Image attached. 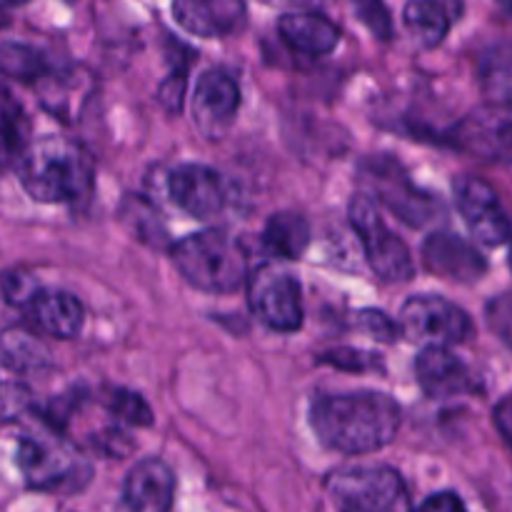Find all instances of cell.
Listing matches in <instances>:
<instances>
[{
    "instance_id": "16",
    "label": "cell",
    "mask_w": 512,
    "mask_h": 512,
    "mask_svg": "<svg viewBox=\"0 0 512 512\" xmlns=\"http://www.w3.org/2000/svg\"><path fill=\"white\" fill-rule=\"evenodd\" d=\"M418 383L430 398H453L473 390V375L468 365L448 348H425L415 360Z\"/></svg>"
},
{
    "instance_id": "3",
    "label": "cell",
    "mask_w": 512,
    "mask_h": 512,
    "mask_svg": "<svg viewBox=\"0 0 512 512\" xmlns=\"http://www.w3.org/2000/svg\"><path fill=\"white\" fill-rule=\"evenodd\" d=\"M173 263L193 288L233 293L248 278V253L225 230H203L175 243Z\"/></svg>"
},
{
    "instance_id": "14",
    "label": "cell",
    "mask_w": 512,
    "mask_h": 512,
    "mask_svg": "<svg viewBox=\"0 0 512 512\" xmlns=\"http://www.w3.org/2000/svg\"><path fill=\"white\" fill-rule=\"evenodd\" d=\"M173 18L198 38H220L243 25L245 0H173Z\"/></svg>"
},
{
    "instance_id": "37",
    "label": "cell",
    "mask_w": 512,
    "mask_h": 512,
    "mask_svg": "<svg viewBox=\"0 0 512 512\" xmlns=\"http://www.w3.org/2000/svg\"><path fill=\"white\" fill-rule=\"evenodd\" d=\"M8 25V15L3 13V8H0V28H5Z\"/></svg>"
},
{
    "instance_id": "33",
    "label": "cell",
    "mask_w": 512,
    "mask_h": 512,
    "mask_svg": "<svg viewBox=\"0 0 512 512\" xmlns=\"http://www.w3.org/2000/svg\"><path fill=\"white\" fill-rule=\"evenodd\" d=\"M418 512H468V508H465L463 500L455 493H438L425 500Z\"/></svg>"
},
{
    "instance_id": "19",
    "label": "cell",
    "mask_w": 512,
    "mask_h": 512,
    "mask_svg": "<svg viewBox=\"0 0 512 512\" xmlns=\"http://www.w3.org/2000/svg\"><path fill=\"white\" fill-rule=\"evenodd\" d=\"M280 38L305 55L333 53L340 43V28L318 13H288L280 18Z\"/></svg>"
},
{
    "instance_id": "24",
    "label": "cell",
    "mask_w": 512,
    "mask_h": 512,
    "mask_svg": "<svg viewBox=\"0 0 512 512\" xmlns=\"http://www.w3.org/2000/svg\"><path fill=\"white\" fill-rule=\"evenodd\" d=\"M0 73L8 78L33 83L48 73L43 53L23 43H3L0 45Z\"/></svg>"
},
{
    "instance_id": "6",
    "label": "cell",
    "mask_w": 512,
    "mask_h": 512,
    "mask_svg": "<svg viewBox=\"0 0 512 512\" xmlns=\"http://www.w3.org/2000/svg\"><path fill=\"white\" fill-rule=\"evenodd\" d=\"M350 223L360 235L370 268L388 283H405L413 278L415 265L408 245L398 233L385 225L378 208L365 195H355L350 203Z\"/></svg>"
},
{
    "instance_id": "10",
    "label": "cell",
    "mask_w": 512,
    "mask_h": 512,
    "mask_svg": "<svg viewBox=\"0 0 512 512\" xmlns=\"http://www.w3.org/2000/svg\"><path fill=\"white\" fill-rule=\"evenodd\" d=\"M255 313L278 333H295L303 325V295L300 283L283 270H260L253 280Z\"/></svg>"
},
{
    "instance_id": "8",
    "label": "cell",
    "mask_w": 512,
    "mask_h": 512,
    "mask_svg": "<svg viewBox=\"0 0 512 512\" xmlns=\"http://www.w3.org/2000/svg\"><path fill=\"white\" fill-rule=\"evenodd\" d=\"M463 153L490 163H512V108L483 105L465 115L450 133Z\"/></svg>"
},
{
    "instance_id": "20",
    "label": "cell",
    "mask_w": 512,
    "mask_h": 512,
    "mask_svg": "<svg viewBox=\"0 0 512 512\" xmlns=\"http://www.w3.org/2000/svg\"><path fill=\"white\" fill-rule=\"evenodd\" d=\"M30 120L15 95L0 83V168H13L28 150Z\"/></svg>"
},
{
    "instance_id": "36",
    "label": "cell",
    "mask_w": 512,
    "mask_h": 512,
    "mask_svg": "<svg viewBox=\"0 0 512 512\" xmlns=\"http://www.w3.org/2000/svg\"><path fill=\"white\" fill-rule=\"evenodd\" d=\"M0 3H3V5H23V3H28V0H0Z\"/></svg>"
},
{
    "instance_id": "31",
    "label": "cell",
    "mask_w": 512,
    "mask_h": 512,
    "mask_svg": "<svg viewBox=\"0 0 512 512\" xmlns=\"http://www.w3.org/2000/svg\"><path fill=\"white\" fill-rule=\"evenodd\" d=\"M360 328H365L380 340H393L398 335V325L385 318L383 313H363L360 315Z\"/></svg>"
},
{
    "instance_id": "2",
    "label": "cell",
    "mask_w": 512,
    "mask_h": 512,
    "mask_svg": "<svg viewBox=\"0 0 512 512\" xmlns=\"http://www.w3.org/2000/svg\"><path fill=\"white\" fill-rule=\"evenodd\" d=\"M20 183L38 203H78L93 185V163L78 143L43 138L18 163Z\"/></svg>"
},
{
    "instance_id": "34",
    "label": "cell",
    "mask_w": 512,
    "mask_h": 512,
    "mask_svg": "<svg viewBox=\"0 0 512 512\" xmlns=\"http://www.w3.org/2000/svg\"><path fill=\"white\" fill-rule=\"evenodd\" d=\"M495 425L503 433V438L512 445V398L503 400V403L495 408Z\"/></svg>"
},
{
    "instance_id": "25",
    "label": "cell",
    "mask_w": 512,
    "mask_h": 512,
    "mask_svg": "<svg viewBox=\"0 0 512 512\" xmlns=\"http://www.w3.org/2000/svg\"><path fill=\"white\" fill-rule=\"evenodd\" d=\"M105 405H108V410L120 420V423L133 425V428H148V425H153V410H150V405L145 403L138 393H133V390H110Z\"/></svg>"
},
{
    "instance_id": "9",
    "label": "cell",
    "mask_w": 512,
    "mask_h": 512,
    "mask_svg": "<svg viewBox=\"0 0 512 512\" xmlns=\"http://www.w3.org/2000/svg\"><path fill=\"white\" fill-rule=\"evenodd\" d=\"M455 203L468 223L470 233L485 245H505L512 240V220L500 205L498 193L485 180L463 175L455 180Z\"/></svg>"
},
{
    "instance_id": "28",
    "label": "cell",
    "mask_w": 512,
    "mask_h": 512,
    "mask_svg": "<svg viewBox=\"0 0 512 512\" xmlns=\"http://www.w3.org/2000/svg\"><path fill=\"white\" fill-rule=\"evenodd\" d=\"M0 288H3L5 300H8L10 305H20V308H25V305H28L30 300L40 293V288H38V283H35L33 275L23 273V270L5 273L3 280H0Z\"/></svg>"
},
{
    "instance_id": "29",
    "label": "cell",
    "mask_w": 512,
    "mask_h": 512,
    "mask_svg": "<svg viewBox=\"0 0 512 512\" xmlns=\"http://www.w3.org/2000/svg\"><path fill=\"white\" fill-rule=\"evenodd\" d=\"M38 345L23 333H8L3 335V355L13 368H25L38 360Z\"/></svg>"
},
{
    "instance_id": "23",
    "label": "cell",
    "mask_w": 512,
    "mask_h": 512,
    "mask_svg": "<svg viewBox=\"0 0 512 512\" xmlns=\"http://www.w3.org/2000/svg\"><path fill=\"white\" fill-rule=\"evenodd\" d=\"M403 23L423 48H435L450 30V10L443 0H410Z\"/></svg>"
},
{
    "instance_id": "5",
    "label": "cell",
    "mask_w": 512,
    "mask_h": 512,
    "mask_svg": "<svg viewBox=\"0 0 512 512\" xmlns=\"http://www.w3.org/2000/svg\"><path fill=\"white\" fill-rule=\"evenodd\" d=\"M398 330L410 343L425 348H450L473 335V320L450 300L440 295L410 298L400 310Z\"/></svg>"
},
{
    "instance_id": "21",
    "label": "cell",
    "mask_w": 512,
    "mask_h": 512,
    "mask_svg": "<svg viewBox=\"0 0 512 512\" xmlns=\"http://www.w3.org/2000/svg\"><path fill=\"white\" fill-rule=\"evenodd\" d=\"M478 78L490 105L512 108V43H495L483 50Z\"/></svg>"
},
{
    "instance_id": "26",
    "label": "cell",
    "mask_w": 512,
    "mask_h": 512,
    "mask_svg": "<svg viewBox=\"0 0 512 512\" xmlns=\"http://www.w3.org/2000/svg\"><path fill=\"white\" fill-rule=\"evenodd\" d=\"M355 15L360 18V23L380 40H388L393 35V20H390L388 8H385L383 0H350Z\"/></svg>"
},
{
    "instance_id": "13",
    "label": "cell",
    "mask_w": 512,
    "mask_h": 512,
    "mask_svg": "<svg viewBox=\"0 0 512 512\" xmlns=\"http://www.w3.org/2000/svg\"><path fill=\"white\" fill-rule=\"evenodd\" d=\"M175 495V475L163 460L145 458L123 485V512H168Z\"/></svg>"
},
{
    "instance_id": "4",
    "label": "cell",
    "mask_w": 512,
    "mask_h": 512,
    "mask_svg": "<svg viewBox=\"0 0 512 512\" xmlns=\"http://www.w3.org/2000/svg\"><path fill=\"white\" fill-rule=\"evenodd\" d=\"M328 495L338 512H413L403 478L385 465L338 470L328 478Z\"/></svg>"
},
{
    "instance_id": "32",
    "label": "cell",
    "mask_w": 512,
    "mask_h": 512,
    "mask_svg": "<svg viewBox=\"0 0 512 512\" xmlns=\"http://www.w3.org/2000/svg\"><path fill=\"white\" fill-rule=\"evenodd\" d=\"M183 93H185V73L170 75L168 80L160 88V103L168 110H175L178 113L180 105H183Z\"/></svg>"
},
{
    "instance_id": "22",
    "label": "cell",
    "mask_w": 512,
    "mask_h": 512,
    "mask_svg": "<svg viewBox=\"0 0 512 512\" xmlns=\"http://www.w3.org/2000/svg\"><path fill=\"white\" fill-rule=\"evenodd\" d=\"M310 243V225L298 213H275L265 223L263 248L273 258L295 260L305 253Z\"/></svg>"
},
{
    "instance_id": "17",
    "label": "cell",
    "mask_w": 512,
    "mask_h": 512,
    "mask_svg": "<svg viewBox=\"0 0 512 512\" xmlns=\"http://www.w3.org/2000/svg\"><path fill=\"white\" fill-rule=\"evenodd\" d=\"M28 318L40 333L50 335V338L68 340L83 330V305L75 295L65 293V290H43L25 305Z\"/></svg>"
},
{
    "instance_id": "11",
    "label": "cell",
    "mask_w": 512,
    "mask_h": 512,
    "mask_svg": "<svg viewBox=\"0 0 512 512\" xmlns=\"http://www.w3.org/2000/svg\"><path fill=\"white\" fill-rule=\"evenodd\" d=\"M240 108L238 80L228 70H208L200 75L193 95L195 128L210 140L223 138Z\"/></svg>"
},
{
    "instance_id": "12",
    "label": "cell",
    "mask_w": 512,
    "mask_h": 512,
    "mask_svg": "<svg viewBox=\"0 0 512 512\" xmlns=\"http://www.w3.org/2000/svg\"><path fill=\"white\" fill-rule=\"evenodd\" d=\"M168 193L180 210L200 220L218 215L228 203V188L223 175L205 165H180L170 173Z\"/></svg>"
},
{
    "instance_id": "15",
    "label": "cell",
    "mask_w": 512,
    "mask_h": 512,
    "mask_svg": "<svg viewBox=\"0 0 512 512\" xmlns=\"http://www.w3.org/2000/svg\"><path fill=\"white\" fill-rule=\"evenodd\" d=\"M425 265L440 278L455 283H475L488 270L483 255L453 233H435L423 245Z\"/></svg>"
},
{
    "instance_id": "18",
    "label": "cell",
    "mask_w": 512,
    "mask_h": 512,
    "mask_svg": "<svg viewBox=\"0 0 512 512\" xmlns=\"http://www.w3.org/2000/svg\"><path fill=\"white\" fill-rule=\"evenodd\" d=\"M370 180H373V188L378 190L380 200L405 223L425 225L428 220H433L435 213H440V205L433 195L415 188L405 175H398L393 168H375Z\"/></svg>"
},
{
    "instance_id": "1",
    "label": "cell",
    "mask_w": 512,
    "mask_h": 512,
    "mask_svg": "<svg viewBox=\"0 0 512 512\" xmlns=\"http://www.w3.org/2000/svg\"><path fill=\"white\" fill-rule=\"evenodd\" d=\"M310 423L320 443L345 455H365L393 443L400 428V408L390 395H325L310 408Z\"/></svg>"
},
{
    "instance_id": "7",
    "label": "cell",
    "mask_w": 512,
    "mask_h": 512,
    "mask_svg": "<svg viewBox=\"0 0 512 512\" xmlns=\"http://www.w3.org/2000/svg\"><path fill=\"white\" fill-rule=\"evenodd\" d=\"M18 465L30 488L73 493L88 483V465L73 448L58 438H25L18 450Z\"/></svg>"
},
{
    "instance_id": "30",
    "label": "cell",
    "mask_w": 512,
    "mask_h": 512,
    "mask_svg": "<svg viewBox=\"0 0 512 512\" xmlns=\"http://www.w3.org/2000/svg\"><path fill=\"white\" fill-rule=\"evenodd\" d=\"M320 360H323V363L335 365V368H345V370H365L373 365L370 355L358 353V350H335V353L325 355V358H320Z\"/></svg>"
},
{
    "instance_id": "27",
    "label": "cell",
    "mask_w": 512,
    "mask_h": 512,
    "mask_svg": "<svg viewBox=\"0 0 512 512\" xmlns=\"http://www.w3.org/2000/svg\"><path fill=\"white\" fill-rule=\"evenodd\" d=\"M485 318H488L490 330H493L508 348H512V290L490 300L488 308H485Z\"/></svg>"
},
{
    "instance_id": "35",
    "label": "cell",
    "mask_w": 512,
    "mask_h": 512,
    "mask_svg": "<svg viewBox=\"0 0 512 512\" xmlns=\"http://www.w3.org/2000/svg\"><path fill=\"white\" fill-rule=\"evenodd\" d=\"M500 5H503L505 13H508L510 18H512V0H500Z\"/></svg>"
}]
</instances>
